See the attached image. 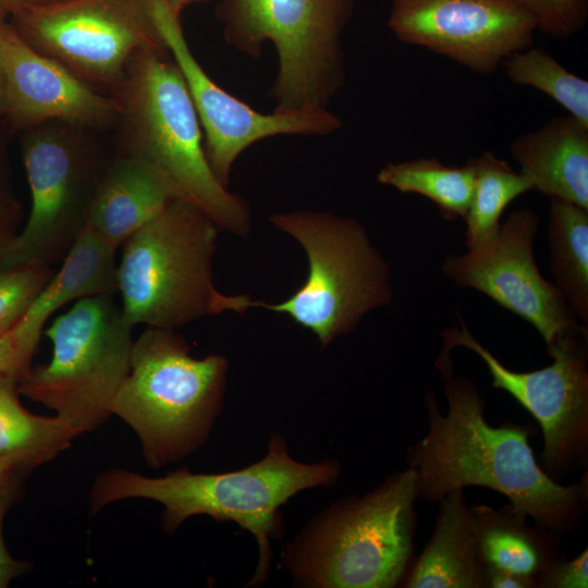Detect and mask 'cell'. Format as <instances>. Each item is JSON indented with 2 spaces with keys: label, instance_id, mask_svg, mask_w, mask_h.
Returning <instances> with one entry per match:
<instances>
[{
  "label": "cell",
  "instance_id": "13",
  "mask_svg": "<svg viewBox=\"0 0 588 588\" xmlns=\"http://www.w3.org/2000/svg\"><path fill=\"white\" fill-rule=\"evenodd\" d=\"M539 228L537 213L528 208L513 211L490 242L449 254L443 273L460 287L474 289L530 323L546 345L568 332L588 336L555 284L540 273L534 254Z\"/></svg>",
  "mask_w": 588,
  "mask_h": 588
},
{
  "label": "cell",
  "instance_id": "15",
  "mask_svg": "<svg viewBox=\"0 0 588 588\" xmlns=\"http://www.w3.org/2000/svg\"><path fill=\"white\" fill-rule=\"evenodd\" d=\"M387 24L401 42L482 75L531 47L537 30L514 0H391Z\"/></svg>",
  "mask_w": 588,
  "mask_h": 588
},
{
  "label": "cell",
  "instance_id": "19",
  "mask_svg": "<svg viewBox=\"0 0 588 588\" xmlns=\"http://www.w3.org/2000/svg\"><path fill=\"white\" fill-rule=\"evenodd\" d=\"M434 532L412 568L408 588L486 587L476 522L463 489H454L440 500Z\"/></svg>",
  "mask_w": 588,
  "mask_h": 588
},
{
  "label": "cell",
  "instance_id": "31",
  "mask_svg": "<svg viewBox=\"0 0 588 588\" xmlns=\"http://www.w3.org/2000/svg\"><path fill=\"white\" fill-rule=\"evenodd\" d=\"M538 586L586 588L588 586V552L584 550L569 562L558 561L540 578Z\"/></svg>",
  "mask_w": 588,
  "mask_h": 588
},
{
  "label": "cell",
  "instance_id": "25",
  "mask_svg": "<svg viewBox=\"0 0 588 588\" xmlns=\"http://www.w3.org/2000/svg\"><path fill=\"white\" fill-rule=\"evenodd\" d=\"M476 177L465 216L467 250L490 242L498 234L501 216L518 196L532 191L529 180L492 151L474 158Z\"/></svg>",
  "mask_w": 588,
  "mask_h": 588
},
{
  "label": "cell",
  "instance_id": "35",
  "mask_svg": "<svg viewBox=\"0 0 588 588\" xmlns=\"http://www.w3.org/2000/svg\"><path fill=\"white\" fill-rule=\"evenodd\" d=\"M64 0H0V10L5 16H11L24 10L47 7Z\"/></svg>",
  "mask_w": 588,
  "mask_h": 588
},
{
  "label": "cell",
  "instance_id": "14",
  "mask_svg": "<svg viewBox=\"0 0 588 588\" xmlns=\"http://www.w3.org/2000/svg\"><path fill=\"white\" fill-rule=\"evenodd\" d=\"M149 3L157 28L186 83L203 130L208 163L225 187L236 159L255 143L279 135L327 136L342 126L328 108L264 114L232 96L197 62L181 17L172 13L166 0Z\"/></svg>",
  "mask_w": 588,
  "mask_h": 588
},
{
  "label": "cell",
  "instance_id": "24",
  "mask_svg": "<svg viewBox=\"0 0 588 588\" xmlns=\"http://www.w3.org/2000/svg\"><path fill=\"white\" fill-rule=\"evenodd\" d=\"M475 160L464 166H448L438 158H417L385 164L377 181L402 193H415L430 199L444 220L465 218L475 187Z\"/></svg>",
  "mask_w": 588,
  "mask_h": 588
},
{
  "label": "cell",
  "instance_id": "8",
  "mask_svg": "<svg viewBox=\"0 0 588 588\" xmlns=\"http://www.w3.org/2000/svg\"><path fill=\"white\" fill-rule=\"evenodd\" d=\"M219 228L201 210L172 199L122 244L118 292L132 324L172 329L219 315L212 259Z\"/></svg>",
  "mask_w": 588,
  "mask_h": 588
},
{
  "label": "cell",
  "instance_id": "30",
  "mask_svg": "<svg viewBox=\"0 0 588 588\" xmlns=\"http://www.w3.org/2000/svg\"><path fill=\"white\" fill-rule=\"evenodd\" d=\"M20 475H15L0 486V588H5L16 577L24 574L29 564L17 561L9 553L2 535V525L5 513L10 507L19 487Z\"/></svg>",
  "mask_w": 588,
  "mask_h": 588
},
{
  "label": "cell",
  "instance_id": "17",
  "mask_svg": "<svg viewBox=\"0 0 588 588\" xmlns=\"http://www.w3.org/2000/svg\"><path fill=\"white\" fill-rule=\"evenodd\" d=\"M510 152L532 191L588 209V125L569 114L552 118L516 137Z\"/></svg>",
  "mask_w": 588,
  "mask_h": 588
},
{
  "label": "cell",
  "instance_id": "26",
  "mask_svg": "<svg viewBox=\"0 0 588 588\" xmlns=\"http://www.w3.org/2000/svg\"><path fill=\"white\" fill-rule=\"evenodd\" d=\"M502 65L513 83L542 91L588 125V81L569 72L547 51L528 47L512 53Z\"/></svg>",
  "mask_w": 588,
  "mask_h": 588
},
{
  "label": "cell",
  "instance_id": "12",
  "mask_svg": "<svg viewBox=\"0 0 588 588\" xmlns=\"http://www.w3.org/2000/svg\"><path fill=\"white\" fill-rule=\"evenodd\" d=\"M442 332L440 356L450 357L456 346L475 352L492 377V387L518 401L539 422L543 434L542 457L558 469L581 457L588 444L587 340L568 332L547 346L553 363L542 369L518 372L506 368L468 331L461 319Z\"/></svg>",
  "mask_w": 588,
  "mask_h": 588
},
{
  "label": "cell",
  "instance_id": "4",
  "mask_svg": "<svg viewBox=\"0 0 588 588\" xmlns=\"http://www.w3.org/2000/svg\"><path fill=\"white\" fill-rule=\"evenodd\" d=\"M416 474L396 471L364 495L339 500L308 520L282 554L305 588H392L413 552Z\"/></svg>",
  "mask_w": 588,
  "mask_h": 588
},
{
  "label": "cell",
  "instance_id": "36",
  "mask_svg": "<svg viewBox=\"0 0 588 588\" xmlns=\"http://www.w3.org/2000/svg\"><path fill=\"white\" fill-rule=\"evenodd\" d=\"M8 20V16L0 14V119L3 117V108H4V73H3V65H2V54H1V35L2 29Z\"/></svg>",
  "mask_w": 588,
  "mask_h": 588
},
{
  "label": "cell",
  "instance_id": "1",
  "mask_svg": "<svg viewBox=\"0 0 588 588\" xmlns=\"http://www.w3.org/2000/svg\"><path fill=\"white\" fill-rule=\"evenodd\" d=\"M436 365L445 378L449 408L442 415L433 394L427 395L428 432L408 450L417 499L440 501L454 489L486 487L507 497L509 510L520 520L531 517L546 531L572 527L584 510V482L553 481L537 464L528 429L490 426L476 384L453 377L450 358Z\"/></svg>",
  "mask_w": 588,
  "mask_h": 588
},
{
  "label": "cell",
  "instance_id": "39",
  "mask_svg": "<svg viewBox=\"0 0 588 588\" xmlns=\"http://www.w3.org/2000/svg\"><path fill=\"white\" fill-rule=\"evenodd\" d=\"M0 14H3V13L1 12V10H0ZM3 15H4V14H3Z\"/></svg>",
  "mask_w": 588,
  "mask_h": 588
},
{
  "label": "cell",
  "instance_id": "32",
  "mask_svg": "<svg viewBox=\"0 0 588 588\" xmlns=\"http://www.w3.org/2000/svg\"><path fill=\"white\" fill-rule=\"evenodd\" d=\"M22 205L13 194L0 196V257L17 234Z\"/></svg>",
  "mask_w": 588,
  "mask_h": 588
},
{
  "label": "cell",
  "instance_id": "21",
  "mask_svg": "<svg viewBox=\"0 0 588 588\" xmlns=\"http://www.w3.org/2000/svg\"><path fill=\"white\" fill-rule=\"evenodd\" d=\"M19 394L17 379L0 375V461L23 474L53 460L79 432L57 415L32 414Z\"/></svg>",
  "mask_w": 588,
  "mask_h": 588
},
{
  "label": "cell",
  "instance_id": "3",
  "mask_svg": "<svg viewBox=\"0 0 588 588\" xmlns=\"http://www.w3.org/2000/svg\"><path fill=\"white\" fill-rule=\"evenodd\" d=\"M110 96L119 108L110 140L114 154L147 166L176 199L201 210L219 230L247 236L249 205L212 172L195 107L169 51H138Z\"/></svg>",
  "mask_w": 588,
  "mask_h": 588
},
{
  "label": "cell",
  "instance_id": "20",
  "mask_svg": "<svg viewBox=\"0 0 588 588\" xmlns=\"http://www.w3.org/2000/svg\"><path fill=\"white\" fill-rule=\"evenodd\" d=\"M117 252L115 246L85 226L59 271L51 277L20 322L41 336L49 317L68 303L118 293Z\"/></svg>",
  "mask_w": 588,
  "mask_h": 588
},
{
  "label": "cell",
  "instance_id": "29",
  "mask_svg": "<svg viewBox=\"0 0 588 588\" xmlns=\"http://www.w3.org/2000/svg\"><path fill=\"white\" fill-rule=\"evenodd\" d=\"M40 336L32 333L19 322L0 335V375L11 376L17 381L32 366V358Z\"/></svg>",
  "mask_w": 588,
  "mask_h": 588
},
{
  "label": "cell",
  "instance_id": "5",
  "mask_svg": "<svg viewBox=\"0 0 588 588\" xmlns=\"http://www.w3.org/2000/svg\"><path fill=\"white\" fill-rule=\"evenodd\" d=\"M278 230L305 249L308 274L291 296L279 303L253 299L247 294L222 295L221 314L264 308L289 316L309 330L326 348L348 334L369 311L393 299L391 268L354 218L326 211L295 210L270 217Z\"/></svg>",
  "mask_w": 588,
  "mask_h": 588
},
{
  "label": "cell",
  "instance_id": "10",
  "mask_svg": "<svg viewBox=\"0 0 588 588\" xmlns=\"http://www.w3.org/2000/svg\"><path fill=\"white\" fill-rule=\"evenodd\" d=\"M103 133L64 121H49L20 134L30 191L23 230L0 257V269L62 261L86 225L97 182L113 156Z\"/></svg>",
  "mask_w": 588,
  "mask_h": 588
},
{
  "label": "cell",
  "instance_id": "34",
  "mask_svg": "<svg viewBox=\"0 0 588 588\" xmlns=\"http://www.w3.org/2000/svg\"><path fill=\"white\" fill-rule=\"evenodd\" d=\"M10 135L3 119H0V196L13 194L8 158V138Z\"/></svg>",
  "mask_w": 588,
  "mask_h": 588
},
{
  "label": "cell",
  "instance_id": "28",
  "mask_svg": "<svg viewBox=\"0 0 588 588\" xmlns=\"http://www.w3.org/2000/svg\"><path fill=\"white\" fill-rule=\"evenodd\" d=\"M535 21L537 29L566 39L579 32L588 17V0H514Z\"/></svg>",
  "mask_w": 588,
  "mask_h": 588
},
{
  "label": "cell",
  "instance_id": "37",
  "mask_svg": "<svg viewBox=\"0 0 588 588\" xmlns=\"http://www.w3.org/2000/svg\"><path fill=\"white\" fill-rule=\"evenodd\" d=\"M201 1H207V0H166L169 9L177 17H181L182 12L187 7H189V5L194 4V3H197V2H201Z\"/></svg>",
  "mask_w": 588,
  "mask_h": 588
},
{
  "label": "cell",
  "instance_id": "2",
  "mask_svg": "<svg viewBox=\"0 0 588 588\" xmlns=\"http://www.w3.org/2000/svg\"><path fill=\"white\" fill-rule=\"evenodd\" d=\"M340 474L336 460L315 463L294 460L285 438L273 432L265 456L240 469L192 473L182 467L161 477L122 468L105 470L94 480L89 509L96 514L106 505L124 499L152 500L164 507L161 525L169 535L197 515L233 522L256 540L257 563L245 586L259 587L270 575L272 541L283 535L281 506L304 490L331 488Z\"/></svg>",
  "mask_w": 588,
  "mask_h": 588
},
{
  "label": "cell",
  "instance_id": "22",
  "mask_svg": "<svg viewBox=\"0 0 588 588\" xmlns=\"http://www.w3.org/2000/svg\"><path fill=\"white\" fill-rule=\"evenodd\" d=\"M485 566H493L532 580L540 578L559 559L547 537L532 531L509 507L495 511L479 505L471 509Z\"/></svg>",
  "mask_w": 588,
  "mask_h": 588
},
{
  "label": "cell",
  "instance_id": "11",
  "mask_svg": "<svg viewBox=\"0 0 588 588\" xmlns=\"http://www.w3.org/2000/svg\"><path fill=\"white\" fill-rule=\"evenodd\" d=\"M9 17L32 49L108 95L138 51L168 50L149 0H64Z\"/></svg>",
  "mask_w": 588,
  "mask_h": 588
},
{
  "label": "cell",
  "instance_id": "9",
  "mask_svg": "<svg viewBox=\"0 0 588 588\" xmlns=\"http://www.w3.org/2000/svg\"><path fill=\"white\" fill-rule=\"evenodd\" d=\"M132 326L113 295L81 298L45 330L52 356L30 366L19 392L56 412L79 434L111 416L130 370Z\"/></svg>",
  "mask_w": 588,
  "mask_h": 588
},
{
  "label": "cell",
  "instance_id": "16",
  "mask_svg": "<svg viewBox=\"0 0 588 588\" xmlns=\"http://www.w3.org/2000/svg\"><path fill=\"white\" fill-rule=\"evenodd\" d=\"M1 54L2 119L11 135L49 121L111 132L119 113L115 99L32 49L8 20L1 35Z\"/></svg>",
  "mask_w": 588,
  "mask_h": 588
},
{
  "label": "cell",
  "instance_id": "27",
  "mask_svg": "<svg viewBox=\"0 0 588 588\" xmlns=\"http://www.w3.org/2000/svg\"><path fill=\"white\" fill-rule=\"evenodd\" d=\"M53 274L36 262L0 269V335L22 320Z\"/></svg>",
  "mask_w": 588,
  "mask_h": 588
},
{
  "label": "cell",
  "instance_id": "6",
  "mask_svg": "<svg viewBox=\"0 0 588 588\" xmlns=\"http://www.w3.org/2000/svg\"><path fill=\"white\" fill-rule=\"evenodd\" d=\"M228 371L224 356L196 358L175 330L146 327L133 341L111 414L136 432L150 467L179 462L210 436L223 408Z\"/></svg>",
  "mask_w": 588,
  "mask_h": 588
},
{
  "label": "cell",
  "instance_id": "7",
  "mask_svg": "<svg viewBox=\"0 0 588 588\" xmlns=\"http://www.w3.org/2000/svg\"><path fill=\"white\" fill-rule=\"evenodd\" d=\"M355 0H220L216 16L225 42L260 58L278 57L269 97L274 112L328 108L345 83L343 34Z\"/></svg>",
  "mask_w": 588,
  "mask_h": 588
},
{
  "label": "cell",
  "instance_id": "33",
  "mask_svg": "<svg viewBox=\"0 0 588 588\" xmlns=\"http://www.w3.org/2000/svg\"><path fill=\"white\" fill-rule=\"evenodd\" d=\"M486 587L492 588H528L537 586L527 578L514 575L493 566H485Z\"/></svg>",
  "mask_w": 588,
  "mask_h": 588
},
{
  "label": "cell",
  "instance_id": "38",
  "mask_svg": "<svg viewBox=\"0 0 588 588\" xmlns=\"http://www.w3.org/2000/svg\"><path fill=\"white\" fill-rule=\"evenodd\" d=\"M15 475H21V473L15 471L9 465L0 461V486Z\"/></svg>",
  "mask_w": 588,
  "mask_h": 588
},
{
  "label": "cell",
  "instance_id": "23",
  "mask_svg": "<svg viewBox=\"0 0 588 588\" xmlns=\"http://www.w3.org/2000/svg\"><path fill=\"white\" fill-rule=\"evenodd\" d=\"M550 270L577 320L588 327V209L550 199Z\"/></svg>",
  "mask_w": 588,
  "mask_h": 588
},
{
  "label": "cell",
  "instance_id": "18",
  "mask_svg": "<svg viewBox=\"0 0 588 588\" xmlns=\"http://www.w3.org/2000/svg\"><path fill=\"white\" fill-rule=\"evenodd\" d=\"M172 199L171 189L147 166L113 154L93 193L85 226L119 248Z\"/></svg>",
  "mask_w": 588,
  "mask_h": 588
}]
</instances>
